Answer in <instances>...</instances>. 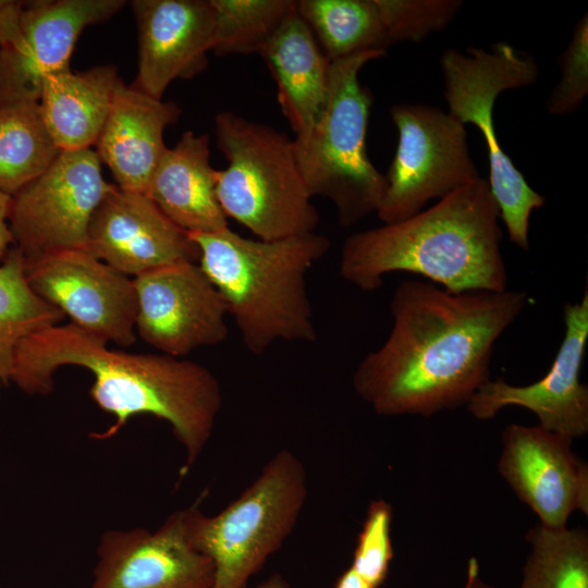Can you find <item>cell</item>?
<instances>
[{"label":"cell","instance_id":"1","mask_svg":"<svg viewBox=\"0 0 588 588\" xmlns=\"http://www.w3.org/2000/svg\"><path fill=\"white\" fill-rule=\"evenodd\" d=\"M527 302L525 291L451 293L403 281L390 302V333L358 363L354 391L380 416L428 417L466 406L490 380L494 345Z\"/></svg>","mask_w":588,"mask_h":588},{"label":"cell","instance_id":"2","mask_svg":"<svg viewBox=\"0 0 588 588\" xmlns=\"http://www.w3.org/2000/svg\"><path fill=\"white\" fill-rule=\"evenodd\" d=\"M108 342L69 322L24 339L9 381L28 394H48L62 366H79L94 376L90 396L114 422L91 437L115 436L138 415L167 421L185 452L186 475L207 446L222 406L217 377L204 365L166 354L110 350Z\"/></svg>","mask_w":588,"mask_h":588},{"label":"cell","instance_id":"3","mask_svg":"<svg viewBox=\"0 0 588 588\" xmlns=\"http://www.w3.org/2000/svg\"><path fill=\"white\" fill-rule=\"evenodd\" d=\"M499 207L487 179L479 177L436 205L393 223L347 236L341 278L372 292L391 272H409L451 293L504 291Z\"/></svg>","mask_w":588,"mask_h":588},{"label":"cell","instance_id":"4","mask_svg":"<svg viewBox=\"0 0 588 588\" xmlns=\"http://www.w3.org/2000/svg\"><path fill=\"white\" fill-rule=\"evenodd\" d=\"M188 235L199 250L198 265L224 301L249 353L262 355L277 341L317 339L307 274L330 249L327 236L314 232L264 241L229 226Z\"/></svg>","mask_w":588,"mask_h":588},{"label":"cell","instance_id":"5","mask_svg":"<svg viewBox=\"0 0 588 588\" xmlns=\"http://www.w3.org/2000/svg\"><path fill=\"white\" fill-rule=\"evenodd\" d=\"M217 145L229 164L218 170L217 197L229 218L259 240L314 233L319 213L295 156L293 139L270 125L222 111Z\"/></svg>","mask_w":588,"mask_h":588},{"label":"cell","instance_id":"6","mask_svg":"<svg viewBox=\"0 0 588 588\" xmlns=\"http://www.w3.org/2000/svg\"><path fill=\"white\" fill-rule=\"evenodd\" d=\"M369 50L331 61L323 110L295 156L311 197L330 200L343 226L377 212L387 181L367 155L366 137L372 96L362 85L363 66L385 56Z\"/></svg>","mask_w":588,"mask_h":588},{"label":"cell","instance_id":"7","mask_svg":"<svg viewBox=\"0 0 588 588\" xmlns=\"http://www.w3.org/2000/svg\"><path fill=\"white\" fill-rule=\"evenodd\" d=\"M308 495L307 471L292 451H278L259 475L216 515L194 503L192 534L212 562V588H247L294 531Z\"/></svg>","mask_w":588,"mask_h":588},{"label":"cell","instance_id":"8","mask_svg":"<svg viewBox=\"0 0 588 588\" xmlns=\"http://www.w3.org/2000/svg\"><path fill=\"white\" fill-rule=\"evenodd\" d=\"M441 70L449 113L458 122L475 125L488 149L491 194L499 207L509 238L519 248H529V219L544 205L537 193L501 148L493 124V107L498 96L509 89L534 84L539 68L535 59L507 42L501 41L487 51L466 48V53L451 48L443 52Z\"/></svg>","mask_w":588,"mask_h":588},{"label":"cell","instance_id":"9","mask_svg":"<svg viewBox=\"0 0 588 588\" xmlns=\"http://www.w3.org/2000/svg\"><path fill=\"white\" fill-rule=\"evenodd\" d=\"M399 132L395 156L384 174L387 188L377 210L382 223L406 219L432 199L477 180L465 125L437 107L394 105Z\"/></svg>","mask_w":588,"mask_h":588},{"label":"cell","instance_id":"10","mask_svg":"<svg viewBox=\"0 0 588 588\" xmlns=\"http://www.w3.org/2000/svg\"><path fill=\"white\" fill-rule=\"evenodd\" d=\"M114 185L105 181L95 150H62L11 198L12 247L25 265L64 250L86 249L91 217Z\"/></svg>","mask_w":588,"mask_h":588},{"label":"cell","instance_id":"11","mask_svg":"<svg viewBox=\"0 0 588 588\" xmlns=\"http://www.w3.org/2000/svg\"><path fill=\"white\" fill-rule=\"evenodd\" d=\"M124 0L22 1L13 28L0 44V106L38 101L45 79L70 69L83 30L118 13Z\"/></svg>","mask_w":588,"mask_h":588},{"label":"cell","instance_id":"12","mask_svg":"<svg viewBox=\"0 0 588 588\" xmlns=\"http://www.w3.org/2000/svg\"><path fill=\"white\" fill-rule=\"evenodd\" d=\"M193 510L172 513L152 531H105L90 588H212L215 567L194 541Z\"/></svg>","mask_w":588,"mask_h":588},{"label":"cell","instance_id":"13","mask_svg":"<svg viewBox=\"0 0 588 588\" xmlns=\"http://www.w3.org/2000/svg\"><path fill=\"white\" fill-rule=\"evenodd\" d=\"M133 283L135 331L160 353L182 357L226 340L225 303L197 262L166 266Z\"/></svg>","mask_w":588,"mask_h":588},{"label":"cell","instance_id":"14","mask_svg":"<svg viewBox=\"0 0 588 588\" xmlns=\"http://www.w3.org/2000/svg\"><path fill=\"white\" fill-rule=\"evenodd\" d=\"M25 270L34 292L71 323L121 346L135 342L137 301L127 275L87 249L48 255L25 265Z\"/></svg>","mask_w":588,"mask_h":588},{"label":"cell","instance_id":"15","mask_svg":"<svg viewBox=\"0 0 588 588\" xmlns=\"http://www.w3.org/2000/svg\"><path fill=\"white\" fill-rule=\"evenodd\" d=\"M564 338L548 372L528 385H513L503 378L487 381L467 403L479 420L492 419L509 406L535 414L538 426L573 442L588 432V387L580 370L588 342V290L580 301L565 303Z\"/></svg>","mask_w":588,"mask_h":588},{"label":"cell","instance_id":"16","mask_svg":"<svg viewBox=\"0 0 588 588\" xmlns=\"http://www.w3.org/2000/svg\"><path fill=\"white\" fill-rule=\"evenodd\" d=\"M571 445L538 425L511 424L502 432L498 470L548 528L567 527L575 511L588 513V467Z\"/></svg>","mask_w":588,"mask_h":588},{"label":"cell","instance_id":"17","mask_svg":"<svg viewBox=\"0 0 588 588\" xmlns=\"http://www.w3.org/2000/svg\"><path fill=\"white\" fill-rule=\"evenodd\" d=\"M86 249L125 275L135 278L180 262H198L199 250L146 195L115 185L95 210Z\"/></svg>","mask_w":588,"mask_h":588},{"label":"cell","instance_id":"18","mask_svg":"<svg viewBox=\"0 0 588 588\" xmlns=\"http://www.w3.org/2000/svg\"><path fill=\"white\" fill-rule=\"evenodd\" d=\"M138 70L134 88L162 99L177 78H192L208 65L216 37L210 0H134Z\"/></svg>","mask_w":588,"mask_h":588},{"label":"cell","instance_id":"19","mask_svg":"<svg viewBox=\"0 0 588 588\" xmlns=\"http://www.w3.org/2000/svg\"><path fill=\"white\" fill-rule=\"evenodd\" d=\"M180 115L181 109L175 102L154 98L120 78L95 143V152L110 169L118 188L146 194L167 149L164 130Z\"/></svg>","mask_w":588,"mask_h":588},{"label":"cell","instance_id":"20","mask_svg":"<svg viewBox=\"0 0 588 588\" xmlns=\"http://www.w3.org/2000/svg\"><path fill=\"white\" fill-rule=\"evenodd\" d=\"M278 87L281 111L303 142L326 105L331 61L296 4L259 53Z\"/></svg>","mask_w":588,"mask_h":588},{"label":"cell","instance_id":"21","mask_svg":"<svg viewBox=\"0 0 588 588\" xmlns=\"http://www.w3.org/2000/svg\"><path fill=\"white\" fill-rule=\"evenodd\" d=\"M208 134L187 131L166 149L146 195L180 229L210 233L228 228L218 197V170L210 164Z\"/></svg>","mask_w":588,"mask_h":588},{"label":"cell","instance_id":"22","mask_svg":"<svg viewBox=\"0 0 588 588\" xmlns=\"http://www.w3.org/2000/svg\"><path fill=\"white\" fill-rule=\"evenodd\" d=\"M120 77L114 65L66 69L48 76L38 100L45 125L62 150L95 145L108 117Z\"/></svg>","mask_w":588,"mask_h":588},{"label":"cell","instance_id":"23","mask_svg":"<svg viewBox=\"0 0 588 588\" xmlns=\"http://www.w3.org/2000/svg\"><path fill=\"white\" fill-rule=\"evenodd\" d=\"M296 8L330 61L390 46L377 0H298Z\"/></svg>","mask_w":588,"mask_h":588},{"label":"cell","instance_id":"24","mask_svg":"<svg viewBox=\"0 0 588 588\" xmlns=\"http://www.w3.org/2000/svg\"><path fill=\"white\" fill-rule=\"evenodd\" d=\"M60 152L38 101L0 106V192L13 196L42 174Z\"/></svg>","mask_w":588,"mask_h":588},{"label":"cell","instance_id":"25","mask_svg":"<svg viewBox=\"0 0 588 588\" xmlns=\"http://www.w3.org/2000/svg\"><path fill=\"white\" fill-rule=\"evenodd\" d=\"M65 316L30 287L25 261L11 247L0 262V380L9 382L14 354L27 336L59 324Z\"/></svg>","mask_w":588,"mask_h":588},{"label":"cell","instance_id":"26","mask_svg":"<svg viewBox=\"0 0 588 588\" xmlns=\"http://www.w3.org/2000/svg\"><path fill=\"white\" fill-rule=\"evenodd\" d=\"M529 554L519 588H588V534L585 529L528 530Z\"/></svg>","mask_w":588,"mask_h":588},{"label":"cell","instance_id":"27","mask_svg":"<svg viewBox=\"0 0 588 588\" xmlns=\"http://www.w3.org/2000/svg\"><path fill=\"white\" fill-rule=\"evenodd\" d=\"M217 56L260 53L296 0H210Z\"/></svg>","mask_w":588,"mask_h":588},{"label":"cell","instance_id":"28","mask_svg":"<svg viewBox=\"0 0 588 588\" xmlns=\"http://www.w3.org/2000/svg\"><path fill=\"white\" fill-rule=\"evenodd\" d=\"M393 510L383 499L373 500L357 536L350 568L375 588H381L393 560Z\"/></svg>","mask_w":588,"mask_h":588},{"label":"cell","instance_id":"29","mask_svg":"<svg viewBox=\"0 0 588 588\" xmlns=\"http://www.w3.org/2000/svg\"><path fill=\"white\" fill-rule=\"evenodd\" d=\"M391 45L418 42L445 28L463 2L460 0H377Z\"/></svg>","mask_w":588,"mask_h":588},{"label":"cell","instance_id":"30","mask_svg":"<svg viewBox=\"0 0 588 588\" xmlns=\"http://www.w3.org/2000/svg\"><path fill=\"white\" fill-rule=\"evenodd\" d=\"M558 63L562 76L547 100V110L554 115H565L575 112L588 94L587 13L576 22L572 39Z\"/></svg>","mask_w":588,"mask_h":588},{"label":"cell","instance_id":"31","mask_svg":"<svg viewBox=\"0 0 588 588\" xmlns=\"http://www.w3.org/2000/svg\"><path fill=\"white\" fill-rule=\"evenodd\" d=\"M12 196L0 192V262L12 247V237L9 229V213Z\"/></svg>","mask_w":588,"mask_h":588},{"label":"cell","instance_id":"32","mask_svg":"<svg viewBox=\"0 0 588 588\" xmlns=\"http://www.w3.org/2000/svg\"><path fill=\"white\" fill-rule=\"evenodd\" d=\"M20 8L21 1L0 0V44L13 28Z\"/></svg>","mask_w":588,"mask_h":588},{"label":"cell","instance_id":"33","mask_svg":"<svg viewBox=\"0 0 588 588\" xmlns=\"http://www.w3.org/2000/svg\"><path fill=\"white\" fill-rule=\"evenodd\" d=\"M462 588H495L485 583L479 575V564L476 559L468 560L466 579Z\"/></svg>","mask_w":588,"mask_h":588},{"label":"cell","instance_id":"34","mask_svg":"<svg viewBox=\"0 0 588 588\" xmlns=\"http://www.w3.org/2000/svg\"><path fill=\"white\" fill-rule=\"evenodd\" d=\"M334 588H375L356 575L350 567L338 578Z\"/></svg>","mask_w":588,"mask_h":588},{"label":"cell","instance_id":"35","mask_svg":"<svg viewBox=\"0 0 588 588\" xmlns=\"http://www.w3.org/2000/svg\"><path fill=\"white\" fill-rule=\"evenodd\" d=\"M254 588H291L285 577L274 573Z\"/></svg>","mask_w":588,"mask_h":588},{"label":"cell","instance_id":"36","mask_svg":"<svg viewBox=\"0 0 588 588\" xmlns=\"http://www.w3.org/2000/svg\"><path fill=\"white\" fill-rule=\"evenodd\" d=\"M2 383H3V382L0 380V388H1V384H2Z\"/></svg>","mask_w":588,"mask_h":588}]
</instances>
